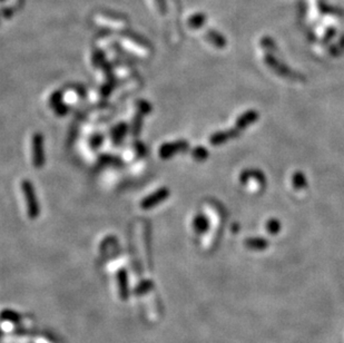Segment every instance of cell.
I'll use <instances>...</instances> for the list:
<instances>
[{
  "label": "cell",
  "instance_id": "cell-1",
  "mask_svg": "<svg viewBox=\"0 0 344 343\" xmlns=\"http://www.w3.org/2000/svg\"><path fill=\"white\" fill-rule=\"evenodd\" d=\"M21 187H23L25 198L27 200L28 215L32 218H36L39 213V208L36 199V194H35L33 186L28 181H24L23 184H21Z\"/></svg>",
  "mask_w": 344,
  "mask_h": 343
},
{
  "label": "cell",
  "instance_id": "cell-2",
  "mask_svg": "<svg viewBox=\"0 0 344 343\" xmlns=\"http://www.w3.org/2000/svg\"><path fill=\"white\" fill-rule=\"evenodd\" d=\"M241 133L242 132L240 131V129H237L236 127L231 128V129H226V131L216 132L210 137V143L214 146L223 145V144H225V143H227L228 141H232V140H234V138L239 137L241 135Z\"/></svg>",
  "mask_w": 344,
  "mask_h": 343
},
{
  "label": "cell",
  "instance_id": "cell-3",
  "mask_svg": "<svg viewBox=\"0 0 344 343\" xmlns=\"http://www.w3.org/2000/svg\"><path fill=\"white\" fill-rule=\"evenodd\" d=\"M240 182L241 184L246 185L249 182L254 180V182L258 183L259 185L264 186L266 184V176L261 169L258 168H246L240 174Z\"/></svg>",
  "mask_w": 344,
  "mask_h": 343
},
{
  "label": "cell",
  "instance_id": "cell-4",
  "mask_svg": "<svg viewBox=\"0 0 344 343\" xmlns=\"http://www.w3.org/2000/svg\"><path fill=\"white\" fill-rule=\"evenodd\" d=\"M188 147H189V144L186 141H178V142L170 143V144H165L161 147L160 155L163 158H169L175 154L187 150Z\"/></svg>",
  "mask_w": 344,
  "mask_h": 343
},
{
  "label": "cell",
  "instance_id": "cell-5",
  "mask_svg": "<svg viewBox=\"0 0 344 343\" xmlns=\"http://www.w3.org/2000/svg\"><path fill=\"white\" fill-rule=\"evenodd\" d=\"M259 117V114L258 113L257 110L254 109H250L244 111L243 114L240 115L239 117H237L236 122H235V127L237 129H240L241 132H243L244 129L248 128L251 125L254 124Z\"/></svg>",
  "mask_w": 344,
  "mask_h": 343
},
{
  "label": "cell",
  "instance_id": "cell-6",
  "mask_svg": "<svg viewBox=\"0 0 344 343\" xmlns=\"http://www.w3.org/2000/svg\"><path fill=\"white\" fill-rule=\"evenodd\" d=\"M170 195V191L167 189H161L160 191L155 192V193L149 195L148 197L145 198L142 203H140V206L143 208H152L153 206H155L158 203H162L163 200L166 199L167 196Z\"/></svg>",
  "mask_w": 344,
  "mask_h": 343
},
{
  "label": "cell",
  "instance_id": "cell-7",
  "mask_svg": "<svg viewBox=\"0 0 344 343\" xmlns=\"http://www.w3.org/2000/svg\"><path fill=\"white\" fill-rule=\"evenodd\" d=\"M33 156H34V165L37 167H41L43 160V137L41 134H36L33 137Z\"/></svg>",
  "mask_w": 344,
  "mask_h": 343
},
{
  "label": "cell",
  "instance_id": "cell-8",
  "mask_svg": "<svg viewBox=\"0 0 344 343\" xmlns=\"http://www.w3.org/2000/svg\"><path fill=\"white\" fill-rule=\"evenodd\" d=\"M193 229L197 234H204L210 230V220L207 218L205 214L198 213L193 218Z\"/></svg>",
  "mask_w": 344,
  "mask_h": 343
},
{
  "label": "cell",
  "instance_id": "cell-9",
  "mask_svg": "<svg viewBox=\"0 0 344 343\" xmlns=\"http://www.w3.org/2000/svg\"><path fill=\"white\" fill-rule=\"evenodd\" d=\"M244 245L250 249H253V251H263V249H266L270 245L268 240L261 238V236H255V238H249L245 239Z\"/></svg>",
  "mask_w": 344,
  "mask_h": 343
},
{
  "label": "cell",
  "instance_id": "cell-10",
  "mask_svg": "<svg viewBox=\"0 0 344 343\" xmlns=\"http://www.w3.org/2000/svg\"><path fill=\"white\" fill-rule=\"evenodd\" d=\"M291 183H292V186L297 191H301V190L306 189L307 185H308L305 174L301 171H297L293 174L292 177H291Z\"/></svg>",
  "mask_w": 344,
  "mask_h": 343
},
{
  "label": "cell",
  "instance_id": "cell-11",
  "mask_svg": "<svg viewBox=\"0 0 344 343\" xmlns=\"http://www.w3.org/2000/svg\"><path fill=\"white\" fill-rule=\"evenodd\" d=\"M265 229L270 234L276 235L281 231L282 224H281V222L277 220V218H270V220L266 222Z\"/></svg>",
  "mask_w": 344,
  "mask_h": 343
},
{
  "label": "cell",
  "instance_id": "cell-12",
  "mask_svg": "<svg viewBox=\"0 0 344 343\" xmlns=\"http://www.w3.org/2000/svg\"><path fill=\"white\" fill-rule=\"evenodd\" d=\"M209 155H210L209 150H207L205 147H203V146L195 147V148H194V150H193V153H192L193 158L198 160V162H202V160L207 159Z\"/></svg>",
  "mask_w": 344,
  "mask_h": 343
}]
</instances>
